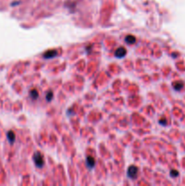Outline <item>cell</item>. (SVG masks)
I'll return each instance as SVG.
<instances>
[{
    "mask_svg": "<svg viewBox=\"0 0 185 186\" xmlns=\"http://www.w3.org/2000/svg\"><path fill=\"white\" fill-rule=\"evenodd\" d=\"M178 172L177 171H175V170H172V171L171 172V175L172 176H178Z\"/></svg>",
    "mask_w": 185,
    "mask_h": 186,
    "instance_id": "8fae6325",
    "label": "cell"
},
{
    "mask_svg": "<svg viewBox=\"0 0 185 186\" xmlns=\"http://www.w3.org/2000/svg\"><path fill=\"white\" fill-rule=\"evenodd\" d=\"M56 51L55 50H49V51H47L45 52V54H44V58H45V59H49V58H53V57H55L56 56Z\"/></svg>",
    "mask_w": 185,
    "mask_h": 186,
    "instance_id": "5b68a950",
    "label": "cell"
},
{
    "mask_svg": "<svg viewBox=\"0 0 185 186\" xmlns=\"http://www.w3.org/2000/svg\"><path fill=\"white\" fill-rule=\"evenodd\" d=\"M173 87H174V89H175V90H181L183 87V83L182 82H176V83H174Z\"/></svg>",
    "mask_w": 185,
    "mask_h": 186,
    "instance_id": "ba28073f",
    "label": "cell"
},
{
    "mask_svg": "<svg viewBox=\"0 0 185 186\" xmlns=\"http://www.w3.org/2000/svg\"><path fill=\"white\" fill-rule=\"evenodd\" d=\"M7 134H8V139L10 140V142L13 143L15 141V134L13 132H9Z\"/></svg>",
    "mask_w": 185,
    "mask_h": 186,
    "instance_id": "30bf717a",
    "label": "cell"
},
{
    "mask_svg": "<svg viewBox=\"0 0 185 186\" xmlns=\"http://www.w3.org/2000/svg\"><path fill=\"white\" fill-rule=\"evenodd\" d=\"M86 164H87V167L89 169H93L94 166H96V159L92 156H88L86 158Z\"/></svg>",
    "mask_w": 185,
    "mask_h": 186,
    "instance_id": "277c9868",
    "label": "cell"
},
{
    "mask_svg": "<svg viewBox=\"0 0 185 186\" xmlns=\"http://www.w3.org/2000/svg\"><path fill=\"white\" fill-rule=\"evenodd\" d=\"M38 92H37V90H35V89H33V90H31V92H30V96L32 99L35 100V99H37L38 98Z\"/></svg>",
    "mask_w": 185,
    "mask_h": 186,
    "instance_id": "52a82bcc",
    "label": "cell"
},
{
    "mask_svg": "<svg viewBox=\"0 0 185 186\" xmlns=\"http://www.w3.org/2000/svg\"><path fill=\"white\" fill-rule=\"evenodd\" d=\"M126 49L124 48V47H119V48L116 49L115 51V56L117 57V58H122V57H124L125 55H126Z\"/></svg>",
    "mask_w": 185,
    "mask_h": 186,
    "instance_id": "3957f363",
    "label": "cell"
},
{
    "mask_svg": "<svg viewBox=\"0 0 185 186\" xmlns=\"http://www.w3.org/2000/svg\"><path fill=\"white\" fill-rule=\"evenodd\" d=\"M137 173H138V169H137V167L134 166V165H132L128 168L127 170V175H128V177L132 178V179H134L137 176Z\"/></svg>",
    "mask_w": 185,
    "mask_h": 186,
    "instance_id": "7a4b0ae2",
    "label": "cell"
},
{
    "mask_svg": "<svg viewBox=\"0 0 185 186\" xmlns=\"http://www.w3.org/2000/svg\"><path fill=\"white\" fill-rule=\"evenodd\" d=\"M53 97H54V94H53V92L52 91H49L48 93L46 94V96H45V98H46V100L48 101V102H50V101L53 99Z\"/></svg>",
    "mask_w": 185,
    "mask_h": 186,
    "instance_id": "9c48e42d",
    "label": "cell"
},
{
    "mask_svg": "<svg viewBox=\"0 0 185 186\" xmlns=\"http://www.w3.org/2000/svg\"><path fill=\"white\" fill-rule=\"evenodd\" d=\"M34 162L35 163V165L36 167H38V168H42L44 166V164H45V161H44V157L43 155H41V153L39 152H35V155H34Z\"/></svg>",
    "mask_w": 185,
    "mask_h": 186,
    "instance_id": "6da1fadb",
    "label": "cell"
},
{
    "mask_svg": "<svg viewBox=\"0 0 185 186\" xmlns=\"http://www.w3.org/2000/svg\"><path fill=\"white\" fill-rule=\"evenodd\" d=\"M125 42L129 45H133L136 42V38L134 35H127L125 37Z\"/></svg>",
    "mask_w": 185,
    "mask_h": 186,
    "instance_id": "8992f818",
    "label": "cell"
}]
</instances>
